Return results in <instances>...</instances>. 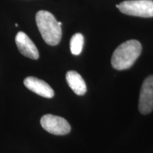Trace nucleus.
I'll use <instances>...</instances> for the list:
<instances>
[{"label":"nucleus","mask_w":153,"mask_h":153,"mask_svg":"<svg viewBox=\"0 0 153 153\" xmlns=\"http://www.w3.org/2000/svg\"><path fill=\"white\" fill-rule=\"evenodd\" d=\"M36 22L42 38L50 45H57L62 38V23L58 22L55 16L48 11H38Z\"/></svg>","instance_id":"1"},{"label":"nucleus","mask_w":153,"mask_h":153,"mask_svg":"<svg viewBox=\"0 0 153 153\" xmlns=\"http://www.w3.org/2000/svg\"><path fill=\"white\" fill-rule=\"evenodd\" d=\"M142 51V45L138 41L129 40L120 44L113 53L111 65L118 70H127L133 66Z\"/></svg>","instance_id":"2"},{"label":"nucleus","mask_w":153,"mask_h":153,"mask_svg":"<svg viewBox=\"0 0 153 153\" xmlns=\"http://www.w3.org/2000/svg\"><path fill=\"white\" fill-rule=\"evenodd\" d=\"M123 14L130 16L150 18L153 17L152 0H128L116 5Z\"/></svg>","instance_id":"3"},{"label":"nucleus","mask_w":153,"mask_h":153,"mask_svg":"<svg viewBox=\"0 0 153 153\" xmlns=\"http://www.w3.org/2000/svg\"><path fill=\"white\" fill-rule=\"evenodd\" d=\"M41 125L47 132L56 135H66L71 130L68 120L52 114L44 115L41 119Z\"/></svg>","instance_id":"4"},{"label":"nucleus","mask_w":153,"mask_h":153,"mask_svg":"<svg viewBox=\"0 0 153 153\" xmlns=\"http://www.w3.org/2000/svg\"><path fill=\"white\" fill-rule=\"evenodd\" d=\"M138 108L142 114H148L153 111V75L143 82L140 94Z\"/></svg>","instance_id":"5"},{"label":"nucleus","mask_w":153,"mask_h":153,"mask_svg":"<svg viewBox=\"0 0 153 153\" xmlns=\"http://www.w3.org/2000/svg\"><path fill=\"white\" fill-rule=\"evenodd\" d=\"M15 41L19 51L24 56L33 60L39 58V52L35 44L24 32L19 31L16 34Z\"/></svg>","instance_id":"6"},{"label":"nucleus","mask_w":153,"mask_h":153,"mask_svg":"<svg viewBox=\"0 0 153 153\" xmlns=\"http://www.w3.org/2000/svg\"><path fill=\"white\" fill-rule=\"evenodd\" d=\"M24 84L27 89L41 97L48 99L53 98L54 97V91L51 86L45 81L38 78L28 76L24 79Z\"/></svg>","instance_id":"7"},{"label":"nucleus","mask_w":153,"mask_h":153,"mask_svg":"<svg viewBox=\"0 0 153 153\" xmlns=\"http://www.w3.org/2000/svg\"><path fill=\"white\" fill-rule=\"evenodd\" d=\"M66 80L69 87L76 94L82 96L87 91V86L82 76L76 71H69L66 74Z\"/></svg>","instance_id":"8"},{"label":"nucleus","mask_w":153,"mask_h":153,"mask_svg":"<svg viewBox=\"0 0 153 153\" xmlns=\"http://www.w3.org/2000/svg\"><path fill=\"white\" fill-rule=\"evenodd\" d=\"M84 45V36L81 33H75L70 40V51L74 55H79L82 53Z\"/></svg>","instance_id":"9"}]
</instances>
